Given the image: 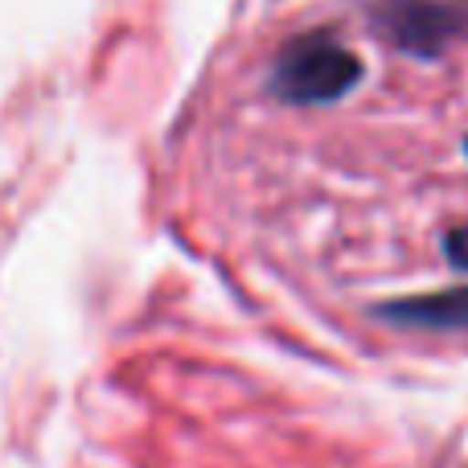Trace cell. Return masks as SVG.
<instances>
[{"label":"cell","instance_id":"cell-1","mask_svg":"<svg viewBox=\"0 0 468 468\" xmlns=\"http://www.w3.org/2000/svg\"><path fill=\"white\" fill-rule=\"evenodd\" d=\"M362 79V62L329 37H300L275 58L271 90L283 103H333Z\"/></svg>","mask_w":468,"mask_h":468},{"label":"cell","instance_id":"cell-2","mask_svg":"<svg viewBox=\"0 0 468 468\" xmlns=\"http://www.w3.org/2000/svg\"><path fill=\"white\" fill-rule=\"evenodd\" d=\"M382 25L411 54H436L440 41L456 29V13L444 0H390L382 5Z\"/></svg>","mask_w":468,"mask_h":468},{"label":"cell","instance_id":"cell-3","mask_svg":"<svg viewBox=\"0 0 468 468\" xmlns=\"http://www.w3.org/2000/svg\"><path fill=\"white\" fill-rule=\"evenodd\" d=\"M399 321H415V324H468V288L452 292V296H436V300H415V304H403Z\"/></svg>","mask_w":468,"mask_h":468},{"label":"cell","instance_id":"cell-4","mask_svg":"<svg viewBox=\"0 0 468 468\" xmlns=\"http://www.w3.org/2000/svg\"><path fill=\"white\" fill-rule=\"evenodd\" d=\"M448 263H452L456 271H468V227L448 234Z\"/></svg>","mask_w":468,"mask_h":468}]
</instances>
